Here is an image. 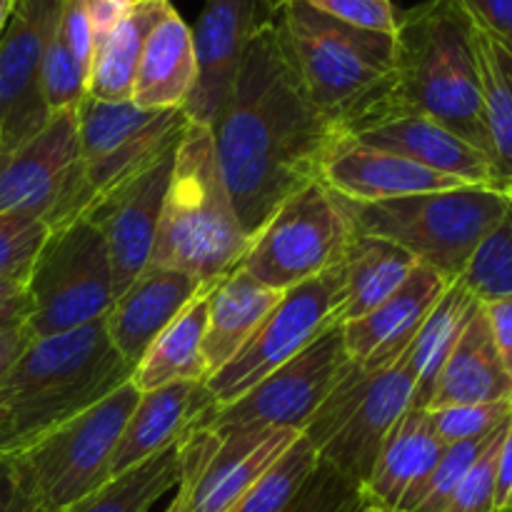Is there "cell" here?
Wrapping results in <instances>:
<instances>
[{"mask_svg": "<svg viewBox=\"0 0 512 512\" xmlns=\"http://www.w3.org/2000/svg\"><path fill=\"white\" fill-rule=\"evenodd\" d=\"M28 295L33 338L70 333L105 318L115 288L103 230L90 218L50 230L30 270Z\"/></svg>", "mask_w": 512, "mask_h": 512, "instance_id": "cell-10", "label": "cell"}, {"mask_svg": "<svg viewBox=\"0 0 512 512\" xmlns=\"http://www.w3.org/2000/svg\"><path fill=\"white\" fill-rule=\"evenodd\" d=\"M30 295L28 283L18 280H0V330L28 325Z\"/></svg>", "mask_w": 512, "mask_h": 512, "instance_id": "cell-46", "label": "cell"}, {"mask_svg": "<svg viewBox=\"0 0 512 512\" xmlns=\"http://www.w3.org/2000/svg\"><path fill=\"white\" fill-rule=\"evenodd\" d=\"M280 298L283 293L258 283L240 268L210 285L205 293L208 318H205L203 335V360L208 378L218 373L230 358H235V353L248 343L250 335L260 328Z\"/></svg>", "mask_w": 512, "mask_h": 512, "instance_id": "cell-27", "label": "cell"}, {"mask_svg": "<svg viewBox=\"0 0 512 512\" xmlns=\"http://www.w3.org/2000/svg\"><path fill=\"white\" fill-rule=\"evenodd\" d=\"M165 512H170V510H165Z\"/></svg>", "mask_w": 512, "mask_h": 512, "instance_id": "cell-55", "label": "cell"}, {"mask_svg": "<svg viewBox=\"0 0 512 512\" xmlns=\"http://www.w3.org/2000/svg\"><path fill=\"white\" fill-rule=\"evenodd\" d=\"M63 5L65 0H15L0 35V155L33 138L50 118L40 70Z\"/></svg>", "mask_w": 512, "mask_h": 512, "instance_id": "cell-16", "label": "cell"}, {"mask_svg": "<svg viewBox=\"0 0 512 512\" xmlns=\"http://www.w3.org/2000/svg\"><path fill=\"white\" fill-rule=\"evenodd\" d=\"M133 0H85V10H88L90 25H93L95 45L115 28L120 18L128 13Z\"/></svg>", "mask_w": 512, "mask_h": 512, "instance_id": "cell-49", "label": "cell"}, {"mask_svg": "<svg viewBox=\"0 0 512 512\" xmlns=\"http://www.w3.org/2000/svg\"><path fill=\"white\" fill-rule=\"evenodd\" d=\"M395 35L398 68L388 118L423 115L488 155L473 20L453 0H425L400 13Z\"/></svg>", "mask_w": 512, "mask_h": 512, "instance_id": "cell-4", "label": "cell"}, {"mask_svg": "<svg viewBox=\"0 0 512 512\" xmlns=\"http://www.w3.org/2000/svg\"><path fill=\"white\" fill-rule=\"evenodd\" d=\"M320 180L350 203H383L410 195L465 188L460 180L423 168L400 155L340 138L320 165Z\"/></svg>", "mask_w": 512, "mask_h": 512, "instance_id": "cell-21", "label": "cell"}, {"mask_svg": "<svg viewBox=\"0 0 512 512\" xmlns=\"http://www.w3.org/2000/svg\"><path fill=\"white\" fill-rule=\"evenodd\" d=\"M205 285L183 270L150 263L105 315V330L125 363L135 365L153 345V340L188 308Z\"/></svg>", "mask_w": 512, "mask_h": 512, "instance_id": "cell-22", "label": "cell"}, {"mask_svg": "<svg viewBox=\"0 0 512 512\" xmlns=\"http://www.w3.org/2000/svg\"><path fill=\"white\" fill-rule=\"evenodd\" d=\"M503 400H512V378L495 348L483 303H478L448 363L440 370L428 410L448 408V405L503 403Z\"/></svg>", "mask_w": 512, "mask_h": 512, "instance_id": "cell-25", "label": "cell"}, {"mask_svg": "<svg viewBox=\"0 0 512 512\" xmlns=\"http://www.w3.org/2000/svg\"><path fill=\"white\" fill-rule=\"evenodd\" d=\"M0 213L30 215L50 230L85 218L78 110L50 113L33 138L0 155Z\"/></svg>", "mask_w": 512, "mask_h": 512, "instance_id": "cell-11", "label": "cell"}, {"mask_svg": "<svg viewBox=\"0 0 512 512\" xmlns=\"http://www.w3.org/2000/svg\"><path fill=\"white\" fill-rule=\"evenodd\" d=\"M133 378L105 318L33 338L0 378V458H15Z\"/></svg>", "mask_w": 512, "mask_h": 512, "instance_id": "cell-2", "label": "cell"}, {"mask_svg": "<svg viewBox=\"0 0 512 512\" xmlns=\"http://www.w3.org/2000/svg\"><path fill=\"white\" fill-rule=\"evenodd\" d=\"M498 430H495V433H498ZM493 435H488V438H475V440H463V443L445 445L443 455H440L438 465H435V470L430 473L428 483H425L423 493H420L418 505H415L413 512H443L445 505H448V500L453 498L455 488L460 485V480H463L465 473L473 468L475 460L480 458V453L488 448Z\"/></svg>", "mask_w": 512, "mask_h": 512, "instance_id": "cell-38", "label": "cell"}, {"mask_svg": "<svg viewBox=\"0 0 512 512\" xmlns=\"http://www.w3.org/2000/svg\"><path fill=\"white\" fill-rule=\"evenodd\" d=\"M270 15L305 93L343 138L388 118L398 35L353 28L303 0H283Z\"/></svg>", "mask_w": 512, "mask_h": 512, "instance_id": "cell-3", "label": "cell"}, {"mask_svg": "<svg viewBox=\"0 0 512 512\" xmlns=\"http://www.w3.org/2000/svg\"><path fill=\"white\" fill-rule=\"evenodd\" d=\"M248 243L250 235L220 173L213 130L188 120L175 150L150 263L183 270L208 288L238 268Z\"/></svg>", "mask_w": 512, "mask_h": 512, "instance_id": "cell-5", "label": "cell"}, {"mask_svg": "<svg viewBox=\"0 0 512 512\" xmlns=\"http://www.w3.org/2000/svg\"><path fill=\"white\" fill-rule=\"evenodd\" d=\"M338 265L343 275V300L335 323L345 325L373 313L380 303L398 293L420 263L390 240L353 230Z\"/></svg>", "mask_w": 512, "mask_h": 512, "instance_id": "cell-28", "label": "cell"}, {"mask_svg": "<svg viewBox=\"0 0 512 512\" xmlns=\"http://www.w3.org/2000/svg\"><path fill=\"white\" fill-rule=\"evenodd\" d=\"M315 468L318 453L303 435H298V440L228 512H288Z\"/></svg>", "mask_w": 512, "mask_h": 512, "instance_id": "cell-34", "label": "cell"}, {"mask_svg": "<svg viewBox=\"0 0 512 512\" xmlns=\"http://www.w3.org/2000/svg\"><path fill=\"white\" fill-rule=\"evenodd\" d=\"M195 73L193 30L170 5L145 40L130 103L143 110H183L193 93Z\"/></svg>", "mask_w": 512, "mask_h": 512, "instance_id": "cell-26", "label": "cell"}, {"mask_svg": "<svg viewBox=\"0 0 512 512\" xmlns=\"http://www.w3.org/2000/svg\"><path fill=\"white\" fill-rule=\"evenodd\" d=\"M170 0H133L128 13L95 45L88 75V98L103 103H128L135 73L150 30L158 25Z\"/></svg>", "mask_w": 512, "mask_h": 512, "instance_id": "cell-29", "label": "cell"}, {"mask_svg": "<svg viewBox=\"0 0 512 512\" xmlns=\"http://www.w3.org/2000/svg\"><path fill=\"white\" fill-rule=\"evenodd\" d=\"M358 505V485L318 460V468L313 470L288 512H353Z\"/></svg>", "mask_w": 512, "mask_h": 512, "instance_id": "cell-40", "label": "cell"}, {"mask_svg": "<svg viewBox=\"0 0 512 512\" xmlns=\"http://www.w3.org/2000/svg\"><path fill=\"white\" fill-rule=\"evenodd\" d=\"M213 408L205 383H170L140 393L110 460V478L178 443L185 430Z\"/></svg>", "mask_w": 512, "mask_h": 512, "instance_id": "cell-24", "label": "cell"}, {"mask_svg": "<svg viewBox=\"0 0 512 512\" xmlns=\"http://www.w3.org/2000/svg\"><path fill=\"white\" fill-rule=\"evenodd\" d=\"M175 150L178 145L133 180L98 200L85 215L103 230L113 268L115 298L148 268L153 258L160 213L173 175Z\"/></svg>", "mask_w": 512, "mask_h": 512, "instance_id": "cell-17", "label": "cell"}, {"mask_svg": "<svg viewBox=\"0 0 512 512\" xmlns=\"http://www.w3.org/2000/svg\"><path fill=\"white\" fill-rule=\"evenodd\" d=\"M353 512H375V510H370V508H365V505H363V503H360V505H358V508H355V510H353Z\"/></svg>", "mask_w": 512, "mask_h": 512, "instance_id": "cell-52", "label": "cell"}, {"mask_svg": "<svg viewBox=\"0 0 512 512\" xmlns=\"http://www.w3.org/2000/svg\"><path fill=\"white\" fill-rule=\"evenodd\" d=\"M458 280L480 303L512 298V198Z\"/></svg>", "mask_w": 512, "mask_h": 512, "instance_id": "cell-35", "label": "cell"}, {"mask_svg": "<svg viewBox=\"0 0 512 512\" xmlns=\"http://www.w3.org/2000/svg\"><path fill=\"white\" fill-rule=\"evenodd\" d=\"M413 393L415 373L408 353L378 373L350 360L300 435L313 445L320 463L360 488L393 425L413 405Z\"/></svg>", "mask_w": 512, "mask_h": 512, "instance_id": "cell-7", "label": "cell"}, {"mask_svg": "<svg viewBox=\"0 0 512 512\" xmlns=\"http://www.w3.org/2000/svg\"><path fill=\"white\" fill-rule=\"evenodd\" d=\"M0 512H45L23 488L8 458H0Z\"/></svg>", "mask_w": 512, "mask_h": 512, "instance_id": "cell-47", "label": "cell"}, {"mask_svg": "<svg viewBox=\"0 0 512 512\" xmlns=\"http://www.w3.org/2000/svg\"><path fill=\"white\" fill-rule=\"evenodd\" d=\"M340 203L355 233L400 245L420 265H428L453 283L468 268L485 235L503 218L508 195L495 188L465 185L383 203H350L345 198Z\"/></svg>", "mask_w": 512, "mask_h": 512, "instance_id": "cell-6", "label": "cell"}, {"mask_svg": "<svg viewBox=\"0 0 512 512\" xmlns=\"http://www.w3.org/2000/svg\"><path fill=\"white\" fill-rule=\"evenodd\" d=\"M478 303L480 300L460 280H453L443 298L438 300V305L425 318L423 328L418 330L413 345L408 348L410 368L415 373V408L428 410L440 370L448 363L450 353H453L455 343H458L460 333L468 325Z\"/></svg>", "mask_w": 512, "mask_h": 512, "instance_id": "cell-32", "label": "cell"}, {"mask_svg": "<svg viewBox=\"0 0 512 512\" xmlns=\"http://www.w3.org/2000/svg\"><path fill=\"white\" fill-rule=\"evenodd\" d=\"M448 285L450 280L435 273L433 268L418 265L398 293L390 295L373 313L343 325L348 358L370 373L398 363L408 353L415 335L423 328L430 310L443 298Z\"/></svg>", "mask_w": 512, "mask_h": 512, "instance_id": "cell-19", "label": "cell"}, {"mask_svg": "<svg viewBox=\"0 0 512 512\" xmlns=\"http://www.w3.org/2000/svg\"><path fill=\"white\" fill-rule=\"evenodd\" d=\"M505 425L493 435L488 448L480 453L473 468L460 480V485L455 488L453 498L448 500L443 512H495V463H498V450L500 443H503Z\"/></svg>", "mask_w": 512, "mask_h": 512, "instance_id": "cell-41", "label": "cell"}, {"mask_svg": "<svg viewBox=\"0 0 512 512\" xmlns=\"http://www.w3.org/2000/svg\"><path fill=\"white\" fill-rule=\"evenodd\" d=\"M210 130L248 235L283 200L320 178L325 155L343 138L305 93L270 13L250 35L233 95Z\"/></svg>", "mask_w": 512, "mask_h": 512, "instance_id": "cell-1", "label": "cell"}, {"mask_svg": "<svg viewBox=\"0 0 512 512\" xmlns=\"http://www.w3.org/2000/svg\"><path fill=\"white\" fill-rule=\"evenodd\" d=\"M353 140L413 160L423 168L448 175L465 185L493 188V165L488 155L445 125L423 115L408 113L380 120L373 128L353 135Z\"/></svg>", "mask_w": 512, "mask_h": 512, "instance_id": "cell-23", "label": "cell"}, {"mask_svg": "<svg viewBox=\"0 0 512 512\" xmlns=\"http://www.w3.org/2000/svg\"><path fill=\"white\" fill-rule=\"evenodd\" d=\"M40 90H43L48 113L80 110V105L88 100V70L70 53L58 30L50 40L48 50H45L43 70H40Z\"/></svg>", "mask_w": 512, "mask_h": 512, "instance_id": "cell-36", "label": "cell"}, {"mask_svg": "<svg viewBox=\"0 0 512 512\" xmlns=\"http://www.w3.org/2000/svg\"><path fill=\"white\" fill-rule=\"evenodd\" d=\"M210 288V285H208ZM195 295L188 308L153 340L133 370V385L140 393L163 388L170 383H205L208 368L203 360V335L208 303L205 293Z\"/></svg>", "mask_w": 512, "mask_h": 512, "instance_id": "cell-31", "label": "cell"}, {"mask_svg": "<svg viewBox=\"0 0 512 512\" xmlns=\"http://www.w3.org/2000/svg\"><path fill=\"white\" fill-rule=\"evenodd\" d=\"M50 228L38 218L0 213V280L28 283L30 270L48 240Z\"/></svg>", "mask_w": 512, "mask_h": 512, "instance_id": "cell-37", "label": "cell"}, {"mask_svg": "<svg viewBox=\"0 0 512 512\" xmlns=\"http://www.w3.org/2000/svg\"><path fill=\"white\" fill-rule=\"evenodd\" d=\"M493 188L512 190V43L473 23Z\"/></svg>", "mask_w": 512, "mask_h": 512, "instance_id": "cell-30", "label": "cell"}, {"mask_svg": "<svg viewBox=\"0 0 512 512\" xmlns=\"http://www.w3.org/2000/svg\"><path fill=\"white\" fill-rule=\"evenodd\" d=\"M478 28L512 43V0H453Z\"/></svg>", "mask_w": 512, "mask_h": 512, "instance_id": "cell-44", "label": "cell"}, {"mask_svg": "<svg viewBox=\"0 0 512 512\" xmlns=\"http://www.w3.org/2000/svg\"><path fill=\"white\" fill-rule=\"evenodd\" d=\"M140 390L133 380L8 458L30 498L45 512H65L110 480V460Z\"/></svg>", "mask_w": 512, "mask_h": 512, "instance_id": "cell-8", "label": "cell"}, {"mask_svg": "<svg viewBox=\"0 0 512 512\" xmlns=\"http://www.w3.org/2000/svg\"><path fill=\"white\" fill-rule=\"evenodd\" d=\"M343 300V275L340 265L318 278L285 290L280 303L270 310L248 343L230 358L218 373L205 380L213 408L235 403L253 385L303 353L328 328H333L335 313Z\"/></svg>", "mask_w": 512, "mask_h": 512, "instance_id": "cell-13", "label": "cell"}, {"mask_svg": "<svg viewBox=\"0 0 512 512\" xmlns=\"http://www.w3.org/2000/svg\"><path fill=\"white\" fill-rule=\"evenodd\" d=\"M33 335H30L28 325H18V328L0 330V378L10 370V365L20 358L25 348L30 345Z\"/></svg>", "mask_w": 512, "mask_h": 512, "instance_id": "cell-50", "label": "cell"}, {"mask_svg": "<svg viewBox=\"0 0 512 512\" xmlns=\"http://www.w3.org/2000/svg\"><path fill=\"white\" fill-rule=\"evenodd\" d=\"M268 13L265 0H205L193 30L198 73L183 108L190 123L210 128L228 105L250 35Z\"/></svg>", "mask_w": 512, "mask_h": 512, "instance_id": "cell-18", "label": "cell"}, {"mask_svg": "<svg viewBox=\"0 0 512 512\" xmlns=\"http://www.w3.org/2000/svg\"><path fill=\"white\" fill-rule=\"evenodd\" d=\"M283 3V0H280ZM310 8L330 15L345 25L363 30H375V33H398L400 10L395 8L393 0H303Z\"/></svg>", "mask_w": 512, "mask_h": 512, "instance_id": "cell-42", "label": "cell"}, {"mask_svg": "<svg viewBox=\"0 0 512 512\" xmlns=\"http://www.w3.org/2000/svg\"><path fill=\"white\" fill-rule=\"evenodd\" d=\"M495 512H512V415L495 463Z\"/></svg>", "mask_w": 512, "mask_h": 512, "instance_id": "cell-48", "label": "cell"}, {"mask_svg": "<svg viewBox=\"0 0 512 512\" xmlns=\"http://www.w3.org/2000/svg\"><path fill=\"white\" fill-rule=\"evenodd\" d=\"M435 433L445 445L463 443V440L488 438L503 428L512 415V400L480 405H448V408L428 410Z\"/></svg>", "mask_w": 512, "mask_h": 512, "instance_id": "cell-39", "label": "cell"}, {"mask_svg": "<svg viewBox=\"0 0 512 512\" xmlns=\"http://www.w3.org/2000/svg\"><path fill=\"white\" fill-rule=\"evenodd\" d=\"M508 198H512V190H510V193H508Z\"/></svg>", "mask_w": 512, "mask_h": 512, "instance_id": "cell-54", "label": "cell"}, {"mask_svg": "<svg viewBox=\"0 0 512 512\" xmlns=\"http://www.w3.org/2000/svg\"><path fill=\"white\" fill-rule=\"evenodd\" d=\"M443 450L445 443L435 433L428 410L410 405L360 485V503L375 512H413Z\"/></svg>", "mask_w": 512, "mask_h": 512, "instance_id": "cell-20", "label": "cell"}, {"mask_svg": "<svg viewBox=\"0 0 512 512\" xmlns=\"http://www.w3.org/2000/svg\"><path fill=\"white\" fill-rule=\"evenodd\" d=\"M278 3H280V0H265V5H268V10L275 8V5H278Z\"/></svg>", "mask_w": 512, "mask_h": 512, "instance_id": "cell-53", "label": "cell"}, {"mask_svg": "<svg viewBox=\"0 0 512 512\" xmlns=\"http://www.w3.org/2000/svg\"><path fill=\"white\" fill-rule=\"evenodd\" d=\"M295 430H238L218 435L185 430L180 445V480L170 512H228L260 475L298 440Z\"/></svg>", "mask_w": 512, "mask_h": 512, "instance_id": "cell-15", "label": "cell"}, {"mask_svg": "<svg viewBox=\"0 0 512 512\" xmlns=\"http://www.w3.org/2000/svg\"><path fill=\"white\" fill-rule=\"evenodd\" d=\"M485 318H488L490 333H493L495 348L500 360L512 378V298H498L483 303Z\"/></svg>", "mask_w": 512, "mask_h": 512, "instance_id": "cell-45", "label": "cell"}, {"mask_svg": "<svg viewBox=\"0 0 512 512\" xmlns=\"http://www.w3.org/2000/svg\"><path fill=\"white\" fill-rule=\"evenodd\" d=\"M13 8H15V0H0V35H3L5 25H8Z\"/></svg>", "mask_w": 512, "mask_h": 512, "instance_id": "cell-51", "label": "cell"}, {"mask_svg": "<svg viewBox=\"0 0 512 512\" xmlns=\"http://www.w3.org/2000/svg\"><path fill=\"white\" fill-rule=\"evenodd\" d=\"M180 445H170L145 463L110 478L65 512H148L168 490L178 488Z\"/></svg>", "mask_w": 512, "mask_h": 512, "instance_id": "cell-33", "label": "cell"}, {"mask_svg": "<svg viewBox=\"0 0 512 512\" xmlns=\"http://www.w3.org/2000/svg\"><path fill=\"white\" fill-rule=\"evenodd\" d=\"M348 363L343 325H333L303 353L280 365L275 373L240 395L235 403L208 408L190 428H205L218 435L238 433V430L303 433Z\"/></svg>", "mask_w": 512, "mask_h": 512, "instance_id": "cell-12", "label": "cell"}, {"mask_svg": "<svg viewBox=\"0 0 512 512\" xmlns=\"http://www.w3.org/2000/svg\"><path fill=\"white\" fill-rule=\"evenodd\" d=\"M78 120L88 213L98 200L173 150L188 125L180 108L143 110L130 100L103 103L93 98L80 105Z\"/></svg>", "mask_w": 512, "mask_h": 512, "instance_id": "cell-14", "label": "cell"}, {"mask_svg": "<svg viewBox=\"0 0 512 512\" xmlns=\"http://www.w3.org/2000/svg\"><path fill=\"white\" fill-rule=\"evenodd\" d=\"M58 33L63 43L68 45L70 53L78 58V63L88 70L93 63L95 53V38H93V25H90L88 10H85V0H65L63 13H60Z\"/></svg>", "mask_w": 512, "mask_h": 512, "instance_id": "cell-43", "label": "cell"}, {"mask_svg": "<svg viewBox=\"0 0 512 512\" xmlns=\"http://www.w3.org/2000/svg\"><path fill=\"white\" fill-rule=\"evenodd\" d=\"M350 235L353 225L343 203L318 178L283 200L250 235L238 268L258 283L285 293L335 268Z\"/></svg>", "mask_w": 512, "mask_h": 512, "instance_id": "cell-9", "label": "cell"}]
</instances>
